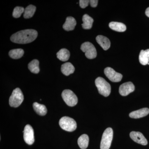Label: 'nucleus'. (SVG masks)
<instances>
[{
  "mask_svg": "<svg viewBox=\"0 0 149 149\" xmlns=\"http://www.w3.org/2000/svg\"><path fill=\"white\" fill-rule=\"evenodd\" d=\"M37 35L38 33L35 29H25L19 31L12 35L10 40L17 44H28L36 40Z\"/></svg>",
  "mask_w": 149,
  "mask_h": 149,
  "instance_id": "1",
  "label": "nucleus"
},
{
  "mask_svg": "<svg viewBox=\"0 0 149 149\" xmlns=\"http://www.w3.org/2000/svg\"><path fill=\"white\" fill-rule=\"evenodd\" d=\"M95 83L100 94L105 97L109 95L111 87L106 80L102 77H98L96 79Z\"/></svg>",
  "mask_w": 149,
  "mask_h": 149,
  "instance_id": "2",
  "label": "nucleus"
},
{
  "mask_svg": "<svg viewBox=\"0 0 149 149\" xmlns=\"http://www.w3.org/2000/svg\"><path fill=\"white\" fill-rule=\"evenodd\" d=\"M24 100L23 93L19 88L13 90L9 98V104L11 107H17L21 105Z\"/></svg>",
  "mask_w": 149,
  "mask_h": 149,
  "instance_id": "3",
  "label": "nucleus"
},
{
  "mask_svg": "<svg viewBox=\"0 0 149 149\" xmlns=\"http://www.w3.org/2000/svg\"><path fill=\"white\" fill-rule=\"evenodd\" d=\"M59 124L62 129L68 132H72L77 128L76 121L73 118L68 116L62 117Z\"/></svg>",
  "mask_w": 149,
  "mask_h": 149,
  "instance_id": "4",
  "label": "nucleus"
},
{
  "mask_svg": "<svg viewBox=\"0 0 149 149\" xmlns=\"http://www.w3.org/2000/svg\"><path fill=\"white\" fill-rule=\"evenodd\" d=\"M113 137V131L111 128H107L104 131L100 143V149H109Z\"/></svg>",
  "mask_w": 149,
  "mask_h": 149,
  "instance_id": "5",
  "label": "nucleus"
},
{
  "mask_svg": "<svg viewBox=\"0 0 149 149\" xmlns=\"http://www.w3.org/2000/svg\"><path fill=\"white\" fill-rule=\"evenodd\" d=\"M61 96L63 100L68 106L73 107L77 104L78 99L72 91L70 90H64L62 93Z\"/></svg>",
  "mask_w": 149,
  "mask_h": 149,
  "instance_id": "6",
  "label": "nucleus"
},
{
  "mask_svg": "<svg viewBox=\"0 0 149 149\" xmlns=\"http://www.w3.org/2000/svg\"><path fill=\"white\" fill-rule=\"evenodd\" d=\"M81 50L85 53V55L88 59L95 58L97 56V50L95 46L90 42H85L81 45Z\"/></svg>",
  "mask_w": 149,
  "mask_h": 149,
  "instance_id": "7",
  "label": "nucleus"
},
{
  "mask_svg": "<svg viewBox=\"0 0 149 149\" xmlns=\"http://www.w3.org/2000/svg\"><path fill=\"white\" fill-rule=\"evenodd\" d=\"M23 133V137L25 143L29 145L33 144L35 142V136L34 130L32 126L29 124L26 125L24 127Z\"/></svg>",
  "mask_w": 149,
  "mask_h": 149,
  "instance_id": "8",
  "label": "nucleus"
},
{
  "mask_svg": "<svg viewBox=\"0 0 149 149\" xmlns=\"http://www.w3.org/2000/svg\"><path fill=\"white\" fill-rule=\"evenodd\" d=\"M104 72L106 76L112 82H119L122 80V74L116 72L111 68L107 67L105 68Z\"/></svg>",
  "mask_w": 149,
  "mask_h": 149,
  "instance_id": "9",
  "label": "nucleus"
},
{
  "mask_svg": "<svg viewBox=\"0 0 149 149\" xmlns=\"http://www.w3.org/2000/svg\"><path fill=\"white\" fill-rule=\"evenodd\" d=\"M135 90V86L132 82H128L122 84L119 87V92L121 95L126 96Z\"/></svg>",
  "mask_w": 149,
  "mask_h": 149,
  "instance_id": "10",
  "label": "nucleus"
},
{
  "mask_svg": "<svg viewBox=\"0 0 149 149\" xmlns=\"http://www.w3.org/2000/svg\"><path fill=\"white\" fill-rule=\"evenodd\" d=\"M130 136L133 141L138 143L143 146H146L148 144L147 139L141 132L132 131L130 133Z\"/></svg>",
  "mask_w": 149,
  "mask_h": 149,
  "instance_id": "11",
  "label": "nucleus"
},
{
  "mask_svg": "<svg viewBox=\"0 0 149 149\" xmlns=\"http://www.w3.org/2000/svg\"><path fill=\"white\" fill-rule=\"evenodd\" d=\"M96 40L97 42L103 49L104 50H107L110 47V41L107 37L102 35H98L96 37Z\"/></svg>",
  "mask_w": 149,
  "mask_h": 149,
  "instance_id": "12",
  "label": "nucleus"
},
{
  "mask_svg": "<svg viewBox=\"0 0 149 149\" xmlns=\"http://www.w3.org/2000/svg\"><path fill=\"white\" fill-rule=\"evenodd\" d=\"M149 113V109L148 108H144L132 112L129 114V116L131 118H139L146 116Z\"/></svg>",
  "mask_w": 149,
  "mask_h": 149,
  "instance_id": "13",
  "label": "nucleus"
},
{
  "mask_svg": "<svg viewBox=\"0 0 149 149\" xmlns=\"http://www.w3.org/2000/svg\"><path fill=\"white\" fill-rule=\"evenodd\" d=\"M76 25V21L75 19L72 17H67L63 27L65 31H72L74 29Z\"/></svg>",
  "mask_w": 149,
  "mask_h": 149,
  "instance_id": "14",
  "label": "nucleus"
},
{
  "mask_svg": "<svg viewBox=\"0 0 149 149\" xmlns=\"http://www.w3.org/2000/svg\"><path fill=\"white\" fill-rule=\"evenodd\" d=\"M75 68L70 63L67 62L61 65V72L66 76H68L74 72Z\"/></svg>",
  "mask_w": 149,
  "mask_h": 149,
  "instance_id": "15",
  "label": "nucleus"
},
{
  "mask_svg": "<svg viewBox=\"0 0 149 149\" xmlns=\"http://www.w3.org/2000/svg\"><path fill=\"white\" fill-rule=\"evenodd\" d=\"M109 27L112 30L118 32H125L126 29L125 24L121 22H111L109 23Z\"/></svg>",
  "mask_w": 149,
  "mask_h": 149,
  "instance_id": "16",
  "label": "nucleus"
},
{
  "mask_svg": "<svg viewBox=\"0 0 149 149\" xmlns=\"http://www.w3.org/2000/svg\"><path fill=\"white\" fill-rule=\"evenodd\" d=\"M139 61L143 65H146L149 63V49L141 51L139 56Z\"/></svg>",
  "mask_w": 149,
  "mask_h": 149,
  "instance_id": "17",
  "label": "nucleus"
},
{
  "mask_svg": "<svg viewBox=\"0 0 149 149\" xmlns=\"http://www.w3.org/2000/svg\"><path fill=\"white\" fill-rule=\"evenodd\" d=\"M83 23L82 24V27L84 29H91L93 26L94 19L91 17L87 14H85L83 17Z\"/></svg>",
  "mask_w": 149,
  "mask_h": 149,
  "instance_id": "18",
  "label": "nucleus"
},
{
  "mask_svg": "<svg viewBox=\"0 0 149 149\" xmlns=\"http://www.w3.org/2000/svg\"><path fill=\"white\" fill-rule=\"evenodd\" d=\"M89 139L88 135L83 134L78 138L77 143L81 149H86L89 144Z\"/></svg>",
  "mask_w": 149,
  "mask_h": 149,
  "instance_id": "19",
  "label": "nucleus"
},
{
  "mask_svg": "<svg viewBox=\"0 0 149 149\" xmlns=\"http://www.w3.org/2000/svg\"><path fill=\"white\" fill-rule=\"evenodd\" d=\"M57 58L62 61H67L70 56L69 51L66 49H62L57 53Z\"/></svg>",
  "mask_w": 149,
  "mask_h": 149,
  "instance_id": "20",
  "label": "nucleus"
},
{
  "mask_svg": "<svg viewBox=\"0 0 149 149\" xmlns=\"http://www.w3.org/2000/svg\"><path fill=\"white\" fill-rule=\"evenodd\" d=\"M33 107L37 114L40 116H45L47 114V110L45 106L44 105L35 102L33 104Z\"/></svg>",
  "mask_w": 149,
  "mask_h": 149,
  "instance_id": "21",
  "label": "nucleus"
},
{
  "mask_svg": "<svg viewBox=\"0 0 149 149\" xmlns=\"http://www.w3.org/2000/svg\"><path fill=\"white\" fill-rule=\"evenodd\" d=\"M28 69L31 72L37 74L40 72L39 61L37 59H34L30 62L28 65Z\"/></svg>",
  "mask_w": 149,
  "mask_h": 149,
  "instance_id": "22",
  "label": "nucleus"
},
{
  "mask_svg": "<svg viewBox=\"0 0 149 149\" xmlns=\"http://www.w3.org/2000/svg\"><path fill=\"white\" fill-rule=\"evenodd\" d=\"M24 54V51L21 49H14L9 52L10 57L15 59L21 58Z\"/></svg>",
  "mask_w": 149,
  "mask_h": 149,
  "instance_id": "23",
  "label": "nucleus"
},
{
  "mask_svg": "<svg viewBox=\"0 0 149 149\" xmlns=\"http://www.w3.org/2000/svg\"><path fill=\"white\" fill-rule=\"evenodd\" d=\"M36 7L35 6L30 5L24 10L23 16L25 19L31 18L34 15L36 11Z\"/></svg>",
  "mask_w": 149,
  "mask_h": 149,
  "instance_id": "24",
  "label": "nucleus"
},
{
  "mask_svg": "<svg viewBox=\"0 0 149 149\" xmlns=\"http://www.w3.org/2000/svg\"><path fill=\"white\" fill-rule=\"evenodd\" d=\"M24 9L22 7L17 6L14 9L13 16L15 18H19L21 16L22 14L24 13Z\"/></svg>",
  "mask_w": 149,
  "mask_h": 149,
  "instance_id": "25",
  "label": "nucleus"
},
{
  "mask_svg": "<svg viewBox=\"0 0 149 149\" xmlns=\"http://www.w3.org/2000/svg\"><path fill=\"white\" fill-rule=\"evenodd\" d=\"M90 1L89 0H80L79 1L80 7L82 8H85L87 7Z\"/></svg>",
  "mask_w": 149,
  "mask_h": 149,
  "instance_id": "26",
  "label": "nucleus"
},
{
  "mask_svg": "<svg viewBox=\"0 0 149 149\" xmlns=\"http://www.w3.org/2000/svg\"><path fill=\"white\" fill-rule=\"evenodd\" d=\"M98 3L97 0H91L90 1V3L91 6L93 8H95L97 6Z\"/></svg>",
  "mask_w": 149,
  "mask_h": 149,
  "instance_id": "27",
  "label": "nucleus"
},
{
  "mask_svg": "<svg viewBox=\"0 0 149 149\" xmlns=\"http://www.w3.org/2000/svg\"><path fill=\"white\" fill-rule=\"evenodd\" d=\"M146 14L147 16L149 17V7L147 8L146 11Z\"/></svg>",
  "mask_w": 149,
  "mask_h": 149,
  "instance_id": "28",
  "label": "nucleus"
},
{
  "mask_svg": "<svg viewBox=\"0 0 149 149\" xmlns=\"http://www.w3.org/2000/svg\"><path fill=\"white\" fill-rule=\"evenodd\" d=\"M148 64L149 65V63H148Z\"/></svg>",
  "mask_w": 149,
  "mask_h": 149,
  "instance_id": "29",
  "label": "nucleus"
}]
</instances>
